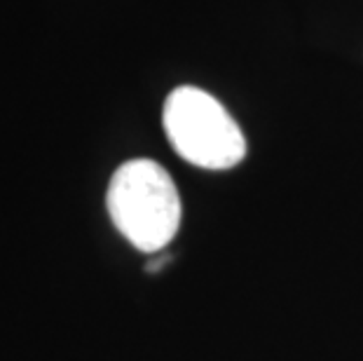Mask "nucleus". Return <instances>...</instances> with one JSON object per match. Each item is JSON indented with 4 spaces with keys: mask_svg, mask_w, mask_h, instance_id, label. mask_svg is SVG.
<instances>
[{
    "mask_svg": "<svg viewBox=\"0 0 363 361\" xmlns=\"http://www.w3.org/2000/svg\"><path fill=\"white\" fill-rule=\"evenodd\" d=\"M169 260V256H162V258H155V260H150L148 265H145V270L148 272H157V270H162V265H164Z\"/></svg>",
    "mask_w": 363,
    "mask_h": 361,
    "instance_id": "nucleus-3",
    "label": "nucleus"
},
{
    "mask_svg": "<svg viewBox=\"0 0 363 361\" xmlns=\"http://www.w3.org/2000/svg\"><path fill=\"white\" fill-rule=\"evenodd\" d=\"M106 206L113 226L138 251L157 253L179 233V190L155 160H129L118 167L108 186Z\"/></svg>",
    "mask_w": 363,
    "mask_h": 361,
    "instance_id": "nucleus-1",
    "label": "nucleus"
},
{
    "mask_svg": "<svg viewBox=\"0 0 363 361\" xmlns=\"http://www.w3.org/2000/svg\"><path fill=\"white\" fill-rule=\"evenodd\" d=\"M164 132L185 162L202 169H233L246 155L235 118L218 99L197 87H179L167 96Z\"/></svg>",
    "mask_w": 363,
    "mask_h": 361,
    "instance_id": "nucleus-2",
    "label": "nucleus"
}]
</instances>
